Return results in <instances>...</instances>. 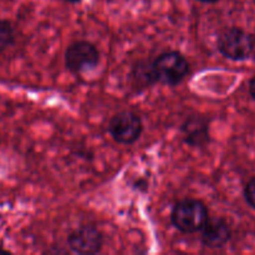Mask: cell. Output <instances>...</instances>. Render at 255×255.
Instances as JSON below:
<instances>
[{"mask_svg":"<svg viewBox=\"0 0 255 255\" xmlns=\"http://www.w3.org/2000/svg\"><path fill=\"white\" fill-rule=\"evenodd\" d=\"M231 238V231L223 219H208L203 227V243L211 248H221Z\"/></svg>","mask_w":255,"mask_h":255,"instance_id":"obj_7","label":"cell"},{"mask_svg":"<svg viewBox=\"0 0 255 255\" xmlns=\"http://www.w3.org/2000/svg\"><path fill=\"white\" fill-rule=\"evenodd\" d=\"M14 42V29L7 20H0V52L5 51Z\"/></svg>","mask_w":255,"mask_h":255,"instance_id":"obj_9","label":"cell"},{"mask_svg":"<svg viewBox=\"0 0 255 255\" xmlns=\"http://www.w3.org/2000/svg\"><path fill=\"white\" fill-rule=\"evenodd\" d=\"M65 60L67 69L72 72H81L96 66L100 55L92 44L87 41H77L67 47Z\"/></svg>","mask_w":255,"mask_h":255,"instance_id":"obj_5","label":"cell"},{"mask_svg":"<svg viewBox=\"0 0 255 255\" xmlns=\"http://www.w3.org/2000/svg\"><path fill=\"white\" fill-rule=\"evenodd\" d=\"M251 95L253 96V99L255 100V76L253 77V80L251 81Z\"/></svg>","mask_w":255,"mask_h":255,"instance_id":"obj_11","label":"cell"},{"mask_svg":"<svg viewBox=\"0 0 255 255\" xmlns=\"http://www.w3.org/2000/svg\"><path fill=\"white\" fill-rule=\"evenodd\" d=\"M208 221V212L204 204L194 199H184L176 204L172 212V222L178 231L194 233L203 229Z\"/></svg>","mask_w":255,"mask_h":255,"instance_id":"obj_1","label":"cell"},{"mask_svg":"<svg viewBox=\"0 0 255 255\" xmlns=\"http://www.w3.org/2000/svg\"><path fill=\"white\" fill-rule=\"evenodd\" d=\"M110 132L120 143H133L142 132L141 119L133 112H120L110 122Z\"/></svg>","mask_w":255,"mask_h":255,"instance_id":"obj_4","label":"cell"},{"mask_svg":"<svg viewBox=\"0 0 255 255\" xmlns=\"http://www.w3.org/2000/svg\"><path fill=\"white\" fill-rule=\"evenodd\" d=\"M183 132L187 143L193 146H202L208 141V126L203 120L198 117L189 119L183 125Z\"/></svg>","mask_w":255,"mask_h":255,"instance_id":"obj_8","label":"cell"},{"mask_svg":"<svg viewBox=\"0 0 255 255\" xmlns=\"http://www.w3.org/2000/svg\"><path fill=\"white\" fill-rule=\"evenodd\" d=\"M65 1H67V2H79V1H81V0H65Z\"/></svg>","mask_w":255,"mask_h":255,"instance_id":"obj_13","label":"cell"},{"mask_svg":"<svg viewBox=\"0 0 255 255\" xmlns=\"http://www.w3.org/2000/svg\"><path fill=\"white\" fill-rule=\"evenodd\" d=\"M188 62L186 57L177 51L164 52L156 59L153 64L157 80L167 85H177L188 72Z\"/></svg>","mask_w":255,"mask_h":255,"instance_id":"obj_3","label":"cell"},{"mask_svg":"<svg viewBox=\"0 0 255 255\" xmlns=\"http://www.w3.org/2000/svg\"><path fill=\"white\" fill-rule=\"evenodd\" d=\"M253 35L237 27L226 30L218 39V49L226 57L232 60L248 59L254 51Z\"/></svg>","mask_w":255,"mask_h":255,"instance_id":"obj_2","label":"cell"},{"mask_svg":"<svg viewBox=\"0 0 255 255\" xmlns=\"http://www.w3.org/2000/svg\"><path fill=\"white\" fill-rule=\"evenodd\" d=\"M69 244L79 254H95L101 249L102 238L95 227L82 226L70 234Z\"/></svg>","mask_w":255,"mask_h":255,"instance_id":"obj_6","label":"cell"},{"mask_svg":"<svg viewBox=\"0 0 255 255\" xmlns=\"http://www.w3.org/2000/svg\"><path fill=\"white\" fill-rule=\"evenodd\" d=\"M199 1H202V2H216V1H218V0H199Z\"/></svg>","mask_w":255,"mask_h":255,"instance_id":"obj_12","label":"cell"},{"mask_svg":"<svg viewBox=\"0 0 255 255\" xmlns=\"http://www.w3.org/2000/svg\"><path fill=\"white\" fill-rule=\"evenodd\" d=\"M244 194H246L247 202L255 209V177L248 182Z\"/></svg>","mask_w":255,"mask_h":255,"instance_id":"obj_10","label":"cell"}]
</instances>
